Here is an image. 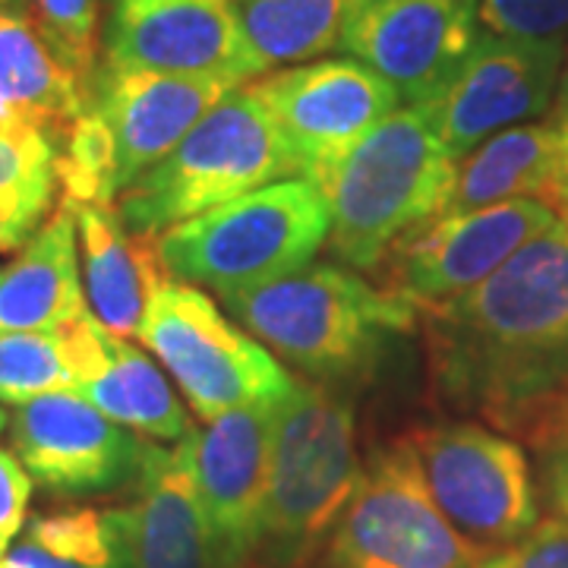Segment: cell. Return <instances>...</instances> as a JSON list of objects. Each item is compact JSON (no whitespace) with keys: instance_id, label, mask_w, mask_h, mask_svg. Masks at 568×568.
Instances as JSON below:
<instances>
[{"instance_id":"obj_12","label":"cell","mask_w":568,"mask_h":568,"mask_svg":"<svg viewBox=\"0 0 568 568\" xmlns=\"http://www.w3.org/2000/svg\"><path fill=\"white\" fill-rule=\"evenodd\" d=\"M556 222V209L544 200H508L465 215L433 219L379 265L383 287L417 306V313L452 304L487 282L496 268Z\"/></svg>"},{"instance_id":"obj_20","label":"cell","mask_w":568,"mask_h":568,"mask_svg":"<svg viewBox=\"0 0 568 568\" xmlns=\"http://www.w3.org/2000/svg\"><path fill=\"white\" fill-rule=\"evenodd\" d=\"M85 313L77 219L61 203L17 260L0 263V332H51Z\"/></svg>"},{"instance_id":"obj_37","label":"cell","mask_w":568,"mask_h":568,"mask_svg":"<svg viewBox=\"0 0 568 568\" xmlns=\"http://www.w3.org/2000/svg\"><path fill=\"white\" fill-rule=\"evenodd\" d=\"M559 92H566L568 95V58H566V67H562V89Z\"/></svg>"},{"instance_id":"obj_4","label":"cell","mask_w":568,"mask_h":568,"mask_svg":"<svg viewBox=\"0 0 568 568\" xmlns=\"http://www.w3.org/2000/svg\"><path fill=\"white\" fill-rule=\"evenodd\" d=\"M455 159L417 108H395L338 164L323 196L328 253L351 272H376L417 227L439 215Z\"/></svg>"},{"instance_id":"obj_3","label":"cell","mask_w":568,"mask_h":568,"mask_svg":"<svg viewBox=\"0 0 568 568\" xmlns=\"http://www.w3.org/2000/svg\"><path fill=\"white\" fill-rule=\"evenodd\" d=\"M357 417L338 388L294 379L272 407L260 568H306L361 480Z\"/></svg>"},{"instance_id":"obj_39","label":"cell","mask_w":568,"mask_h":568,"mask_svg":"<svg viewBox=\"0 0 568 568\" xmlns=\"http://www.w3.org/2000/svg\"><path fill=\"white\" fill-rule=\"evenodd\" d=\"M7 3H10L13 10H22V13H26V0H7Z\"/></svg>"},{"instance_id":"obj_34","label":"cell","mask_w":568,"mask_h":568,"mask_svg":"<svg viewBox=\"0 0 568 568\" xmlns=\"http://www.w3.org/2000/svg\"><path fill=\"white\" fill-rule=\"evenodd\" d=\"M36 231H39V222H32L26 215H17V212H10V209L0 205V253L22 250Z\"/></svg>"},{"instance_id":"obj_23","label":"cell","mask_w":568,"mask_h":568,"mask_svg":"<svg viewBox=\"0 0 568 568\" xmlns=\"http://www.w3.org/2000/svg\"><path fill=\"white\" fill-rule=\"evenodd\" d=\"M108 364V332L92 313L51 332H0V402L26 405L80 388Z\"/></svg>"},{"instance_id":"obj_15","label":"cell","mask_w":568,"mask_h":568,"mask_svg":"<svg viewBox=\"0 0 568 568\" xmlns=\"http://www.w3.org/2000/svg\"><path fill=\"white\" fill-rule=\"evenodd\" d=\"M234 85L237 82L219 77H183L99 63L89 95V118L99 123L111 145L118 196L162 162Z\"/></svg>"},{"instance_id":"obj_13","label":"cell","mask_w":568,"mask_h":568,"mask_svg":"<svg viewBox=\"0 0 568 568\" xmlns=\"http://www.w3.org/2000/svg\"><path fill=\"white\" fill-rule=\"evenodd\" d=\"M102 63L237 85L263 73L246 44L237 0H108Z\"/></svg>"},{"instance_id":"obj_29","label":"cell","mask_w":568,"mask_h":568,"mask_svg":"<svg viewBox=\"0 0 568 568\" xmlns=\"http://www.w3.org/2000/svg\"><path fill=\"white\" fill-rule=\"evenodd\" d=\"M480 22L499 36L566 39L568 0H480Z\"/></svg>"},{"instance_id":"obj_33","label":"cell","mask_w":568,"mask_h":568,"mask_svg":"<svg viewBox=\"0 0 568 568\" xmlns=\"http://www.w3.org/2000/svg\"><path fill=\"white\" fill-rule=\"evenodd\" d=\"M549 121L556 123L559 133V152H556V171L547 190V203L556 209L559 219H568V95L559 92L556 95V108L549 114Z\"/></svg>"},{"instance_id":"obj_24","label":"cell","mask_w":568,"mask_h":568,"mask_svg":"<svg viewBox=\"0 0 568 568\" xmlns=\"http://www.w3.org/2000/svg\"><path fill=\"white\" fill-rule=\"evenodd\" d=\"M82 398L95 405L104 417L126 426L149 439L181 443L193 429L190 414L174 395V388L149 354L133 347L126 338L108 332V364L99 376L82 383Z\"/></svg>"},{"instance_id":"obj_17","label":"cell","mask_w":568,"mask_h":568,"mask_svg":"<svg viewBox=\"0 0 568 568\" xmlns=\"http://www.w3.org/2000/svg\"><path fill=\"white\" fill-rule=\"evenodd\" d=\"M480 0H366L338 51L366 63L402 95L426 102L477 39Z\"/></svg>"},{"instance_id":"obj_11","label":"cell","mask_w":568,"mask_h":568,"mask_svg":"<svg viewBox=\"0 0 568 568\" xmlns=\"http://www.w3.org/2000/svg\"><path fill=\"white\" fill-rule=\"evenodd\" d=\"M253 89L278 126L297 174L320 190L347 152L402 102L376 70L354 58L291 63L253 82Z\"/></svg>"},{"instance_id":"obj_32","label":"cell","mask_w":568,"mask_h":568,"mask_svg":"<svg viewBox=\"0 0 568 568\" xmlns=\"http://www.w3.org/2000/svg\"><path fill=\"white\" fill-rule=\"evenodd\" d=\"M540 452V487L559 518H568V436H556Z\"/></svg>"},{"instance_id":"obj_31","label":"cell","mask_w":568,"mask_h":568,"mask_svg":"<svg viewBox=\"0 0 568 568\" xmlns=\"http://www.w3.org/2000/svg\"><path fill=\"white\" fill-rule=\"evenodd\" d=\"M29 496H32V477L26 474L17 455L0 448V556H7L10 540L20 534Z\"/></svg>"},{"instance_id":"obj_10","label":"cell","mask_w":568,"mask_h":568,"mask_svg":"<svg viewBox=\"0 0 568 568\" xmlns=\"http://www.w3.org/2000/svg\"><path fill=\"white\" fill-rule=\"evenodd\" d=\"M566 67L562 39H518L480 29L426 102L410 104L458 162L493 133L547 114Z\"/></svg>"},{"instance_id":"obj_40","label":"cell","mask_w":568,"mask_h":568,"mask_svg":"<svg viewBox=\"0 0 568 568\" xmlns=\"http://www.w3.org/2000/svg\"><path fill=\"white\" fill-rule=\"evenodd\" d=\"M3 10H13V7H10L7 0H0V13H3Z\"/></svg>"},{"instance_id":"obj_9","label":"cell","mask_w":568,"mask_h":568,"mask_svg":"<svg viewBox=\"0 0 568 568\" xmlns=\"http://www.w3.org/2000/svg\"><path fill=\"white\" fill-rule=\"evenodd\" d=\"M424 480L452 528L477 549H499L540 525L525 448L470 420L420 426L410 436Z\"/></svg>"},{"instance_id":"obj_2","label":"cell","mask_w":568,"mask_h":568,"mask_svg":"<svg viewBox=\"0 0 568 568\" xmlns=\"http://www.w3.org/2000/svg\"><path fill=\"white\" fill-rule=\"evenodd\" d=\"M234 323L304 379L345 386L366 376L395 335L417 323V306L342 265L310 263L278 282L222 297Z\"/></svg>"},{"instance_id":"obj_14","label":"cell","mask_w":568,"mask_h":568,"mask_svg":"<svg viewBox=\"0 0 568 568\" xmlns=\"http://www.w3.org/2000/svg\"><path fill=\"white\" fill-rule=\"evenodd\" d=\"M10 424L20 465L48 493L102 496L140 477L145 443L73 388L26 402Z\"/></svg>"},{"instance_id":"obj_28","label":"cell","mask_w":568,"mask_h":568,"mask_svg":"<svg viewBox=\"0 0 568 568\" xmlns=\"http://www.w3.org/2000/svg\"><path fill=\"white\" fill-rule=\"evenodd\" d=\"M26 13L89 89L99 70V0H26Z\"/></svg>"},{"instance_id":"obj_8","label":"cell","mask_w":568,"mask_h":568,"mask_svg":"<svg viewBox=\"0 0 568 568\" xmlns=\"http://www.w3.org/2000/svg\"><path fill=\"white\" fill-rule=\"evenodd\" d=\"M477 559L480 549L436 506L407 436L366 458L325 540V568H474Z\"/></svg>"},{"instance_id":"obj_1","label":"cell","mask_w":568,"mask_h":568,"mask_svg":"<svg viewBox=\"0 0 568 568\" xmlns=\"http://www.w3.org/2000/svg\"><path fill=\"white\" fill-rule=\"evenodd\" d=\"M424 325L448 405L534 439L568 410V219L465 297L426 310Z\"/></svg>"},{"instance_id":"obj_22","label":"cell","mask_w":568,"mask_h":568,"mask_svg":"<svg viewBox=\"0 0 568 568\" xmlns=\"http://www.w3.org/2000/svg\"><path fill=\"white\" fill-rule=\"evenodd\" d=\"M556 123H518L474 145L452 168L446 200L436 219L465 215L508 200H544L556 171Z\"/></svg>"},{"instance_id":"obj_21","label":"cell","mask_w":568,"mask_h":568,"mask_svg":"<svg viewBox=\"0 0 568 568\" xmlns=\"http://www.w3.org/2000/svg\"><path fill=\"white\" fill-rule=\"evenodd\" d=\"M92 89L54 54L36 20L0 13V118L29 123L61 145L89 111Z\"/></svg>"},{"instance_id":"obj_5","label":"cell","mask_w":568,"mask_h":568,"mask_svg":"<svg viewBox=\"0 0 568 568\" xmlns=\"http://www.w3.org/2000/svg\"><path fill=\"white\" fill-rule=\"evenodd\" d=\"M284 178H301L253 82L212 104L162 162L121 193L123 224L142 237L196 219Z\"/></svg>"},{"instance_id":"obj_25","label":"cell","mask_w":568,"mask_h":568,"mask_svg":"<svg viewBox=\"0 0 568 568\" xmlns=\"http://www.w3.org/2000/svg\"><path fill=\"white\" fill-rule=\"evenodd\" d=\"M366 0H237V17L260 70L338 51Z\"/></svg>"},{"instance_id":"obj_7","label":"cell","mask_w":568,"mask_h":568,"mask_svg":"<svg viewBox=\"0 0 568 568\" xmlns=\"http://www.w3.org/2000/svg\"><path fill=\"white\" fill-rule=\"evenodd\" d=\"M136 338L203 420L237 407L278 405L294 386L278 357L193 284L168 278L145 310Z\"/></svg>"},{"instance_id":"obj_35","label":"cell","mask_w":568,"mask_h":568,"mask_svg":"<svg viewBox=\"0 0 568 568\" xmlns=\"http://www.w3.org/2000/svg\"><path fill=\"white\" fill-rule=\"evenodd\" d=\"M556 436H568V410H562L556 420H549V424L544 426L534 439H528V443L537 448V446H544V443H549V439H556Z\"/></svg>"},{"instance_id":"obj_6","label":"cell","mask_w":568,"mask_h":568,"mask_svg":"<svg viewBox=\"0 0 568 568\" xmlns=\"http://www.w3.org/2000/svg\"><path fill=\"white\" fill-rule=\"evenodd\" d=\"M328 241V205L306 178H284L155 237L168 278L219 297L253 291L316 260Z\"/></svg>"},{"instance_id":"obj_18","label":"cell","mask_w":568,"mask_h":568,"mask_svg":"<svg viewBox=\"0 0 568 568\" xmlns=\"http://www.w3.org/2000/svg\"><path fill=\"white\" fill-rule=\"evenodd\" d=\"M186 436L174 448L145 443L136 499L114 508L126 568H219Z\"/></svg>"},{"instance_id":"obj_38","label":"cell","mask_w":568,"mask_h":568,"mask_svg":"<svg viewBox=\"0 0 568 568\" xmlns=\"http://www.w3.org/2000/svg\"><path fill=\"white\" fill-rule=\"evenodd\" d=\"M0 568H20V566H17V562H13L10 556H0Z\"/></svg>"},{"instance_id":"obj_30","label":"cell","mask_w":568,"mask_h":568,"mask_svg":"<svg viewBox=\"0 0 568 568\" xmlns=\"http://www.w3.org/2000/svg\"><path fill=\"white\" fill-rule=\"evenodd\" d=\"M474 568H568V518H547L521 540L480 552Z\"/></svg>"},{"instance_id":"obj_16","label":"cell","mask_w":568,"mask_h":568,"mask_svg":"<svg viewBox=\"0 0 568 568\" xmlns=\"http://www.w3.org/2000/svg\"><path fill=\"white\" fill-rule=\"evenodd\" d=\"M272 407L250 405L190 429V458L200 489L215 566L246 568L263 537L268 493Z\"/></svg>"},{"instance_id":"obj_26","label":"cell","mask_w":568,"mask_h":568,"mask_svg":"<svg viewBox=\"0 0 568 568\" xmlns=\"http://www.w3.org/2000/svg\"><path fill=\"white\" fill-rule=\"evenodd\" d=\"M7 556L22 568H126L121 528L111 511L70 508L39 515Z\"/></svg>"},{"instance_id":"obj_36","label":"cell","mask_w":568,"mask_h":568,"mask_svg":"<svg viewBox=\"0 0 568 568\" xmlns=\"http://www.w3.org/2000/svg\"><path fill=\"white\" fill-rule=\"evenodd\" d=\"M7 424H10V414H7V410H3V407H0V433H3V429H7Z\"/></svg>"},{"instance_id":"obj_27","label":"cell","mask_w":568,"mask_h":568,"mask_svg":"<svg viewBox=\"0 0 568 568\" xmlns=\"http://www.w3.org/2000/svg\"><path fill=\"white\" fill-rule=\"evenodd\" d=\"M61 145L39 126L0 118V205L39 222L61 183Z\"/></svg>"},{"instance_id":"obj_19","label":"cell","mask_w":568,"mask_h":568,"mask_svg":"<svg viewBox=\"0 0 568 568\" xmlns=\"http://www.w3.org/2000/svg\"><path fill=\"white\" fill-rule=\"evenodd\" d=\"M67 205L77 219L82 291L89 313L104 332L118 338H136L152 297L168 282L155 237L133 234L114 205Z\"/></svg>"}]
</instances>
